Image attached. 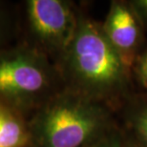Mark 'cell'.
<instances>
[{
    "label": "cell",
    "mask_w": 147,
    "mask_h": 147,
    "mask_svg": "<svg viewBox=\"0 0 147 147\" xmlns=\"http://www.w3.org/2000/svg\"><path fill=\"white\" fill-rule=\"evenodd\" d=\"M18 3L0 0V51L18 41Z\"/></svg>",
    "instance_id": "obj_7"
},
{
    "label": "cell",
    "mask_w": 147,
    "mask_h": 147,
    "mask_svg": "<svg viewBox=\"0 0 147 147\" xmlns=\"http://www.w3.org/2000/svg\"><path fill=\"white\" fill-rule=\"evenodd\" d=\"M133 78L136 80L143 92H147V47L138 57L133 67Z\"/></svg>",
    "instance_id": "obj_8"
},
{
    "label": "cell",
    "mask_w": 147,
    "mask_h": 147,
    "mask_svg": "<svg viewBox=\"0 0 147 147\" xmlns=\"http://www.w3.org/2000/svg\"><path fill=\"white\" fill-rule=\"evenodd\" d=\"M125 133L147 147V92L134 93L119 111Z\"/></svg>",
    "instance_id": "obj_6"
},
{
    "label": "cell",
    "mask_w": 147,
    "mask_h": 147,
    "mask_svg": "<svg viewBox=\"0 0 147 147\" xmlns=\"http://www.w3.org/2000/svg\"><path fill=\"white\" fill-rule=\"evenodd\" d=\"M1 107H2V104L0 103V110H1Z\"/></svg>",
    "instance_id": "obj_12"
},
{
    "label": "cell",
    "mask_w": 147,
    "mask_h": 147,
    "mask_svg": "<svg viewBox=\"0 0 147 147\" xmlns=\"http://www.w3.org/2000/svg\"><path fill=\"white\" fill-rule=\"evenodd\" d=\"M135 13L142 23L143 27L147 29V0H129Z\"/></svg>",
    "instance_id": "obj_10"
},
{
    "label": "cell",
    "mask_w": 147,
    "mask_h": 147,
    "mask_svg": "<svg viewBox=\"0 0 147 147\" xmlns=\"http://www.w3.org/2000/svg\"><path fill=\"white\" fill-rule=\"evenodd\" d=\"M64 89L57 65L22 42L0 51V103L27 119Z\"/></svg>",
    "instance_id": "obj_3"
},
{
    "label": "cell",
    "mask_w": 147,
    "mask_h": 147,
    "mask_svg": "<svg viewBox=\"0 0 147 147\" xmlns=\"http://www.w3.org/2000/svg\"><path fill=\"white\" fill-rule=\"evenodd\" d=\"M122 129L119 125L105 136L85 147H121Z\"/></svg>",
    "instance_id": "obj_9"
},
{
    "label": "cell",
    "mask_w": 147,
    "mask_h": 147,
    "mask_svg": "<svg viewBox=\"0 0 147 147\" xmlns=\"http://www.w3.org/2000/svg\"><path fill=\"white\" fill-rule=\"evenodd\" d=\"M55 65L65 89L107 105L116 113L135 93L133 75L105 36L101 22L82 8L74 38Z\"/></svg>",
    "instance_id": "obj_1"
},
{
    "label": "cell",
    "mask_w": 147,
    "mask_h": 147,
    "mask_svg": "<svg viewBox=\"0 0 147 147\" xmlns=\"http://www.w3.org/2000/svg\"><path fill=\"white\" fill-rule=\"evenodd\" d=\"M101 27L105 36L132 74L142 52L145 29L127 0H113ZM133 75V74H132Z\"/></svg>",
    "instance_id": "obj_5"
},
{
    "label": "cell",
    "mask_w": 147,
    "mask_h": 147,
    "mask_svg": "<svg viewBox=\"0 0 147 147\" xmlns=\"http://www.w3.org/2000/svg\"><path fill=\"white\" fill-rule=\"evenodd\" d=\"M79 10L70 0L18 2V42L42 53L55 64L75 36Z\"/></svg>",
    "instance_id": "obj_4"
},
{
    "label": "cell",
    "mask_w": 147,
    "mask_h": 147,
    "mask_svg": "<svg viewBox=\"0 0 147 147\" xmlns=\"http://www.w3.org/2000/svg\"><path fill=\"white\" fill-rule=\"evenodd\" d=\"M122 129V128H121ZM121 147H143L137 142L133 138L130 137L127 133H125L122 129V139H121Z\"/></svg>",
    "instance_id": "obj_11"
},
{
    "label": "cell",
    "mask_w": 147,
    "mask_h": 147,
    "mask_svg": "<svg viewBox=\"0 0 147 147\" xmlns=\"http://www.w3.org/2000/svg\"><path fill=\"white\" fill-rule=\"evenodd\" d=\"M116 114L64 88L29 119L32 147H85L119 125Z\"/></svg>",
    "instance_id": "obj_2"
}]
</instances>
